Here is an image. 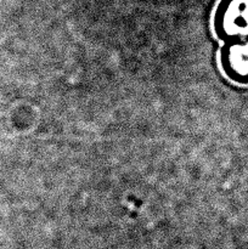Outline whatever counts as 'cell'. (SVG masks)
<instances>
[{
	"label": "cell",
	"mask_w": 248,
	"mask_h": 249,
	"mask_svg": "<svg viewBox=\"0 0 248 249\" xmlns=\"http://www.w3.org/2000/svg\"><path fill=\"white\" fill-rule=\"evenodd\" d=\"M212 27L223 43L248 38V0H220L214 10Z\"/></svg>",
	"instance_id": "obj_1"
},
{
	"label": "cell",
	"mask_w": 248,
	"mask_h": 249,
	"mask_svg": "<svg viewBox=\"0 0 248 249\" xmlns=\"http://www.w3.org/2000/svg\"><path fill=\"white\" fill-rule=\"evenodd\" d=\"M219 65L229 80L248 85V38L224 41L219 51Z\"/></svg>",
	"instance_id": "obj_2"
}]
</instances>
